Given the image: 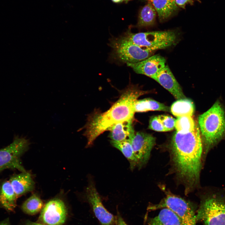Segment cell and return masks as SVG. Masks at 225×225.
Masks as SVG:
<instances>
[{
  "label": "cell",
  "instance_id": "31",
  "mask_svg": "<svg viewBox=\"0 0 225 225\" xmlns=\"http://www.w3.org/2000/svg\"><path fill=\"white\" fill-rule=\"evenodd\" d=\"M130 0H123V1H125L126 2H128V1H129Z\"/></svg>",
  "mask_w": 225,
  "mask_h": 225
},
{
  "label": "cell",
  "instance_id": "30",
  "mask_svg": "<svg viewBox=\"0 0 225 225\" xmlns=\"http://www.w3.org/2000/svg\"><path fill=\"white\" fill-rule=\"evenodd\" d=\"M112 1L115 3H119L122 2L123 0H112Z\"/></svg>",
  "mask_w": 225,
  "mask_h": 225
},
{
  "label": "cell",
  "instance_id": "10",
  "mask_svg": "<svg viewBox=\"0 0 225 225\" xmlns=\"http://www.w3.org/2000/svg\"><path fill=\"white\" fill-rule=\"evenodd\" d=\"M86 196L95 216L102 225H113L115 222V217L104 207L92 180H89L86 190Z\"/></svg>",
  "mask_w": 225,
  "mask_h": 225
},
{
  "label": "cell",
  "instance_id": "5",
  "mask_svg": "<svg viewBox=\"0 0 225 225\" xmlns=\"http://www.w3.org/2000/svg\"><path fill=\"white\" fill-rule=\"evenodd\" d=\"M109 45L112 49L114 58L126 63L140 62L151 56L154 52L142 48L123 36L112 38Z\"/></svg>",
  "mask_w": 225,
  "mask_h": 225
},
{
  "label": "cell",
  "instance_id": "20",
  "mask_svg": "<svg viewBox=\"0 0 225 225\" xmlns=\"http://www.w3.org/2000/svg\"><path fill=\"white\" fill-rule=\"evenodd\" d=\"M170 110L172 114L177 118L185 115L192 116L194 107L191 101L185 98L174 102L172 105Z\"/></svg>",
  "mask_w": 225,
  "mask_h": 225
},
{
  "label": "cell",
  "instance_id": "24",
  "mask_svg": "<svg viewBox=\"0 0 225 225\" xmlns=\"http://www.w3.org/2000/svg\"><path fill=\"white\" fill-rule=\"evenodd\" d=\"M158 117L167 131L172 130L175 128L176 119L172 117L166 115H158Z\"/></svg>",
  "mask_w": 225,
  "mask_h": 225
},
{
  "label": "cell",
  "instance_id": "9",
  "mask_svg": "<svg viewBox=\"0 0 225 225\" xmlns=\"http://www.w3.org/2000/svg\"><path fill=\"white\" fill-rule=\"evenodd\" d=\"M155 140V138L152 135L142 132L135 133L131 140L138 162L137 167L139 169L147 162Z\"/></svg>",
  "mask_w": 225,
  "mask_h": 225
},
{
  "label": "cell",
  "instance_id": "11",
  "mask_svg": "<svg viewBox=\"0 0 225 225\" xmlns=\"http://www.w3.org/2000/svg\"><path fill=\"white\" fill-rule=\"evenodd\" d=\"M165 59L159 55L151 56L140 62L127 63L136 73L146 75L154 79L165 66Z\"/></svg>",
  "mask_w": 225,
  "mask_h": 225
},
{
  "label": "cell",
  "instance_id": "21",
  "mask_svg": "<svg viewBox=\"0 0 225 225\" xmlns=\"http://www.w3.org/2000/svg\"><path fill=\"white\" fill-rule=\"evenodd\" d=\"M111 145L120 151L127 158L130 163L131 170H133L138 166L137 160L133 153L131 141L126 140L116 142L110 140Z\"/></svg>",
  "mask_w": 225,
  "mask_h": 225
},
{
  "label": "cell",
  "instance_id": "22",
  "mask_svg": "<svg viewBox=\"0 0 225 225\" xmlns=\"http://www.w3.org/2000/svg\"><path fill=\"white\" fill-rule=\"evenodd\" d=\"M43 203L37 194H33L22 203L21 208L25 213L29 215L36 214L42 210Z\"/></svg>",
  "mask_w": 225,
  "mask_h": 225
},
{
  "label": "cell",
  "instance_id": "6",
  "mask_svg": "<svg viewBox=\"0 0 225 225\" xmlns=\"http://www.w3.org/2000/svg\"><path fill=\"white\" fill-rule=\"evenodd\" d=\"M196 215L197 221L204 225H225V199L215 196L205 198Z\"/></svg>",
  "mask_w": 225,
  "mask_h": 225
},
{
  "label": "cell",
  "instance_id": "27",
  "mask_svg": "<svg viewBox=\"0 0 225 225\" xmlns=\"http://www.w3.org/2000/svg\"><path fill=\"white\" fill-rule=\"evenodd\" d=\"M115 222L117 225H128L118 212L115 217Z\"/></svg>",
  "mask_w": 225,
  "mask_h": 225
},
{
  "label": "cell",
  "instance_id": "4",
  "mask_svg": "<svg viewBox=\"0 0 225 225\" xmlns=\"http://www.w3.org/2000/svg\"><path fill=\"white\" fill-rule=\"evenodd\" d=\"M166 196L158 203L150 205L148 210L167 208L172 211L179 218L183 225H196V215L189 204L182 198L161 187Z\"/></svg>",
  "mask_w": 225,
  "mask_h": 225
},
{
  "label": "cell",
  "instance_id": "8",
  "mask_svg": "<svg viewBox=\"0 0 225 225\" xmlns=\"http://www.w3.org/2000/svg\"><path fill=\"white\" fill-rule=\"evenodd\" d=\"M67 215L63 201L59 198H54L44 206L38 222L44 225H62L65 222Z\"/></svg>",
  "mask_w": 225,
  "mask_h": 225
},
{
  "label": "cell",
  "instance_id": "28",
  "mask_svg": "<svg viewBox=\"0 0 225 225\" xmlns=\"http://www.w3.org/2000/svg\"><path fill=\"white\" fill-rule=\"evenodd\" d=\"M25 225H44V224L40 223L38 222H34L31 221L28 222Z\"/></svg>",
  "mask_w": 225,
  "mask_h": 225
},
{
  "label": "cell",
  "instance_id": "17",
  "mask_svg": "<svg viewBox=\"0 0 225 225\" xmlns=\"http://www.w3.org/2000/svg\"><path fill=\"white\" fill-rule=\"evenodd\" d=\"M147 225H183L178 217L172 211L163 208L158 215L149 219Z\"/></svg>",
  "mask_w": 225,
  "mask_h": 225
},
{
  "label": "cell",
  "instance_id": "19",
  "mask_svg": "<svg viewBox=\"0 0 225 225\" xmlns=\"http://www.w3.org/2000/svg\"><path fill=\"white\" fill-rule=\"evenodd\" d=\"M135 112H144L149 111L169 112L168 107L163 104L150 98L137 100L134 105Z\"/></svg>",
  "mask_w": 225,
  "mask_h": 225
},
{
  "label": "cell",
  "instance_id": "7",
  "mask_svg": "<svg viewBox=\"0 0 225 225\" xmlns=\"http://www.w3.org/2000/svg\"><path fill=\"white\" fill-rule=\"evenodd\" d=\"M30 143L25 138H16L5 148L0 149V172L5 169H17L26 171L22 165L20 158L28 149Z\"/></svg>",
  "mask_w": 225,
  "mask_h": 225
},
{
  "label": "cell",
  "instance_id": "23",
  "mask_svg": "<svg viewBox=\"0 0 225 225\" xmlns=\"http://www.w3.org/2000/svg\"><path fill=\"white\" fill-rule=\"evenodd\" d=\"M192 116L185 115L177 118L176 119L175 128L176 131L186 133L193 130L197 124Z\"/></svg>",
  "mask_w": 225,
  "mask_h": 225
},
{
  "label": "cell",
  "instance_id": "16",
  "mask_svg": "<svg viewBox=\"0 0 225 225\" xmlns=\"http://www.w3.org/2000/svg\"><path fill=\"white\" fill-rule=\"evenodd\" d=\"M158 13L160 21L167 19L178 9L175 0H150Z\"/></svg>",
  "mask_w": 225,
  "mask_h": 225
},
{
  "label": "cell",
  "instance_id": "1",
  "mask_svg": "<svg viewBox=\"0 0 225 225\" xmlns=\"http://www.w3.org/2000/svg\"><path fill=\"white\" fill-rule=\"evenodd\" d=\"M145 92L136 86L130 84L108 110L88 115L86 124L78 130L85 129L83 135L87 140L86 147L91 146L98 137L114 125L133 118L134 104L138 98Z\"/></svg>",
  "mask_w": 225,
  "mask_h": 225
},
{
  "label": "cell",
  "instance_id": "32",
  "mask_svg": "<svg viewBox=\"0 0 225 225\" xmlns=\"http://www.w3.org/2000/svg\"><path fill=\"white\" fill-rule=\"evenodd\" d=\"M148 0V1H149L150 0Z\"/></svg>",
  "mask_w": 225,
  "mask_h": 225
},
{
  "label": "cell",
  "instance_id": "15",
  "mask_svg": "<svg viewBox=\"0 0 225 225\" xmlns=\"http://www.w3.org/2000/svg\"><path fill=\"white\" fill-rule=\"evenodd\" d=\"M18 198L9 180L0 181V207L8 211H13Z\"/></svg>",
  "mask_w": 225,
  "mask_h": 225
},
{
  "label": "cell",
  "instance_id": "18",
  "mask_svg": "<svg viewBox=\"0 0 225 225\" xmlns=\"http://www.w3.org/2000/svg\"><path fill=\"white\" fill-rule=\"evenodd\" d=\"M156 11L151 2L148 1L141 9L136 26L143 28L153 25L155 22Z\"/></svg>",
  "mask_w": 225,
  "mask_h": 225
},
{
  "label": "cell",
  "instance_id": "25",
  "mask_svg": "<svg viewBox=\"0 0 225 225\" xmlns=\"http://www.w3.org/2000/svg\"><path fill=\"white\" fill-rule=\"evenodd\" d=\"M149 128L151 129L158 132H166L158 116L151 117L149 121Z\"/></svg>",
  "mask_w": 225,
  "mask_h": 225
},
{
  "label": "cell",
  "instance_id": "26",
  "mask_svg": "<svg viewBox=\"0 0 225 225\" xmlns=\"http://www.w3.org/2000/svg\"><path fill=\"white\" fill-rule=\"evenodd\" d=\"M178 5L182 8H184L187 5L192 3V0H175Z\"/></svg>",
  "mask_w": 225,
  "mask_h": 225
},
{
  "label": "cell",
  "instance_id": "2",
  "mask_svg": "<svg viewBox=\"0 0 225 225\" xmlns=\"http://www.w3.org/2000/svg\"><path fill=\"white\" fill-rule=\"evenodd\" d=\"M198 121L207 153L225 135V113L220 103L216 102Z\"/></svg>",
  "mask_w": 225,
  "mask_h": 225
},
{
  "label": "cell",
  "instance_id": "3",
  "mask_svg": "<svg viewBox=\"0 0 225 225\" xmlns=\"http://www.w3.org/2000/svg\"><path fill=\"white\" fill-rule=\"evenodd\" d=\"M123 36L142 48L153 51L171 46L175 42L177 38L175 32L171 31L133 33L129 29Z\"/></svg>",
  "mask_w": 225,
  "mask_h": 225
},
{
  "label": "cell",
  "instance_id": "29",
  "mask_svg": "<svg viewBox=\"0 0 225 225\" xmlns=\"http://www.w3.org/2000/svg\"><path fill=\"white\" fill-rule=\"evenodd\" d=\"M0 225H10V224L8 220H6L0 222Z\"/></svg>",
  "mask_w": 225,
  "mask_h": 225
},
{
  "label": "cell",
  "instance_id": "13",
  "mask_svg": "<svg viewBox=\"0 0 225 225\" xmlns=\"http://www.w3.org/2000/svg\"><path fill=\"white\" fill-rule=\"evenodd\" d=\"M9 181L18 198L32 191L35 187L32 175L27 171L13 175Z\"/></svg>",
  "mask_w": 225,
  "mask_h": 225
},
{
  "label": "cell",
  "instance_id": "12",
  "mask_svg": "<svg viewBox=\"0 0 225 225\" xmlns=\"http://www.w3.org/2000/svg\"><path fill=\"white\" fill-rule=\"evenodd\" d=\"M178 99L185 98L182 89L168 65L154 79Z\"/></svg>",
  "mask_w": 225,
  "mask_h": 225
},
{
  "label": "cell",
  "instance_id": "33",
  "mask_svg": "<svg viewBox=\"0 0 225 225\" xmlns=\"http://www.w3.org/2000/svg\"><path fill=\"white\" fill-rule=\"evenodd\" d=\"M197 0V1H199V0Z\"/></svg>",
  "mask_w": 225,
  "mask_h": 225
},
{
  "label": "cell",
  "instance_id": "14",
  "mask_svg": "<svg viewBox=\"0 0 225 225\" xmlns=\"http://www.w3.org/2000/svg\"><path fill=\"white\" fill-rule=\"evenodd\" d=\"M133 118L127 119L111 127L109 137L111 140L119 142L131 141L135 133L133 126Z\"/></svg>",
  "mask_w": 225,
  "mask_h": 225
}]
</instances>
